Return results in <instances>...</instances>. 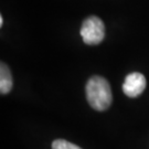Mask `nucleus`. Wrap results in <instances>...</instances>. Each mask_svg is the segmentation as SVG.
Here are the masks:
<instances>
[{
  "label": "nucleus",
  "instance_id": "obj_6",
  "mask_svg": "<svg viewBox=\"0 0 149 149\" xmlns=\"http://www.w3.org/2000/svg\"><path fill=\"white\" fill-rule=\"evenodd\" d=\"M3 24V18H2V16H0V27Z\"/></svg>",
  "mask_w": 149,
  "mask_h": 149
},
{
  "label": "nucleus",
  "instance_id": "obj_5",
  "mask_svg": "<svg viewBox=\"0 0 149 149\" xmlns=\"http://www.w3.org/2000/svg\"><path fill=\"white\" fill-rule=\"evenodd\" d=\"M52 149H82L79 146L64 139H56L52 143Z\"/></svg>",
  "mask_w": 149,
  "mask_h": 149
},
{
  "label": "nucleus",
  "instance_id": "obj_4",
  "mask_svg": "<svg viewBox=\"0 0 149 149\" xmlns=\"http://www.w3.org/2000/svg\"><path fill=\"white\" fill-rule=\"evenodd\" d=\"M12 85H13V80H12L10 69L5 62H1L0 64V93L2 95L8 94L12 88Z\"/></svg>",
  "mask_w": 149,
  "mask_h": 149
},
{
  "label": "nucleus",
  "instance_id": "obj_1",
  "mask_svg": "<svg viewBox=\"0 0 149 149\" xmlns=\"http://www.w3.org/2000/svg\"><path fill=\"white\" fill-rule=\"evenodd\" d=\"M86 98L92 108L106 111L113 101L112 88L108 81L102 76H92L86 83Z\"/></svg>",
  "mask_w": 149,
  "mask_h": 149
},
{
  "label": "nucleus",
  "instance_id": "obj_3",
  "mask_svg": "<svg viewBox=\"0 0 149 149\" xmlns=\"http://www.w3.org/2000/svg\"><path fill=\"white\" fill-rule=\"evenodd\" d=\"M146 85H147V81L144 75L139 72H133L125 77L123 84V92L126 96L134 98L144 92Z\"/></svg>",
  "mask_w": 149,
  "mask_h": 149
},
{
  "label": "nucleus",
  "instance_id": "obj_2",
  "mask_svg": "<svg viewBox=\"0 0 149 149\" xmlns=\"http://www.w3.org/2000/svg\"><path fill=\"white\" fill-rule=\"evenodd\" d=\"M81 36L84 43L88 45H96L105 38V26L98 17L90 16L83 21L81 28Z\"/></svg>",
  "mask_w": 149,
  "mask_h": 149
}]
</instances>
